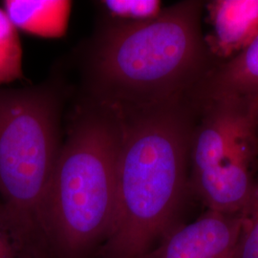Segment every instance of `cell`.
<instances>
[{
	"mask_svg": "<svg viewBox=\"0 0 258 258\" xmlns=\"http://www.w3.org/2000/svg\"><path fill=\"white\" fill-rule=\"evenodd\" d=\"M205 2L184 0L151 20L102 23L83 65L89 100L122 113L188 97L214 65L205 41Z\"/></svg>",
	"mask_w": 258,
	"mask_h": 258,
	"instance_id": "obj_1",
	"label": "cell"
},
{
	"mask_svg": "<svg viewBox=\"0 0 258 258\" xmlns=\"http://www.w3.org/2000/svg\"><path fill=\"white\" fill-rule=\"evenodd\" d=\"M122 113V112H121ZM123 115L114 221L102 258H145L180 225L196 107L187 97Z\"/></svg>",
	"mask_w": 258,
	"mask_h": 258,
	"instance_id": "obj_2",
	"label": "cell"
},
{
	"mask_svg": "<svg viewBox=\"0 0 258 258\" xmlns=\"http://www.w3.org/2000/svg\"><path fill=\"white\" fill-rule=\"evenodd\" d=\"M123 115L84 100L55 162L42 212L45 248L58 258H87L110 232L117 204Z\"/></svg>",
	"mask_w": 258,
	"mask_h": 258,
	"instance_id": "obj_3",
	"label": "cell"
},
{
	"mask_svg": "<svg viewBox=\"0 0 258 258\" xmlns=\"http://www.w3.org/2000/svg\"><path fill=\"white\" fill-rule=\"evenodd\" d=\"M54 83L0 90V194L8 220L44 250L42 212L62 140V97Z\"/></svg>",
	"mask_w": 258,
	"mask_h": 258,
	"instance_id": "obj_4",
	"label": "cell"
},
{
	"mask_svg": "<svg viewBox=\"0 0 258 258\" xmlns=\"http://www.w3.org/2000/svg\"><path fill=\"white\" fill-rule=\"evenodd\" d=\"M194 103L190 194L207 210L242 213L258 172V99L223 96Z\"/></svg>",
	"mask_w": 258,
	"mask_h": 258,
	"instance_id": "obj_5",
	"label": "cell"
},
{
	"mask_svg": "<svg viewBox=\"0 0 258 258\" xmlns=\"http://www.w3.org/2000/svg\"><path fill=\"white\" fill-rule=\"evenodd\" d=\"M242 224V213L207 210L178 225L145 258H235Z\"/></svg>",
	"mask_w": 258,
	"mask_h": 258,
	"instance_id": "obj_6",
	"label": "cell"
},
{
	"mask_svg": "<svg viewBox=\"0 0 258 258\" xmlns=\"http://www.w3.org/2000/svg\"><path fill=\"white\" fill-rule=\"evenodd\" d=\"M205 9L211 32L204 37L216 63L237 55L258 34V0H211Z\"/></svg>",
	"mask_w": 258,
	"mask_h": 258,
	"instance_id": "obj_7",
	"label": "cell"
},
{
	"mask_svg": "<svg viewBox=\"0 0 258 258\" xmlns=\"http://www.w3.org/2000/svg\"><path fill=\"white\" fill-rule=\"evenodd\" d=\"M223 96L258 99V34L237 55L214 65L188 98L197 102Z\"/></svg>",
	"mask_w": 258,
	"mask_h": 258,
	"instance_id": "obj_8",
	"label": "cell"
},
{
	"mask_svg": "<svg viewBox=\"0 0 258 258\" xmlns=\"http://www.w3.org/2000/svg\"><path fill=\"white\" fill-rule=\"evenodd\" d=\"M71 4L67 1L6 0L3 10L18 30L40 37H58L67 26Z\"/></svg>",
	"mask_w": 258,
	"mask_h": 258,
	"instance_id": "obj_9",
	"label": "cell"
},
{
	"mask_svg": "<svg viewBox=\"0 0 258 258\" xmlns=\"http://www.w3.org/2000/svg\"><path fill=\"white\" fill-rule=\"evenodd\" d=\"M103 15L102 23L131 25L156 18L162 12L158 0H104L97 2Z\"/></svg>",
	"mask_w": 258,
	"mask_h": 258,
	"instance_id": "obj_10",
	"label": "cell"
},
{
	"mask_svg": "<svg viewBox=\"0 0 258 258\" xmlns=\"http://www.w3.org/2000/svg\"><path fill=\"white\" fill-rule=\"evenodd\" d=\"M22 48L18 29L0 8V84L21 79Z\"/></svg>",
	"mask_w": 258,
	"mask_h": 258,
	"instance_id": "obj_11",
	"label": "cell"
},
{
	"mask_svg": "<svg viewBox=\"0 0 258 258\" xmlns=\"http://www.w3.org/2000/svg\"><path fill=\"white\" fill-rule=\"evenodd\" d=\"M242 214L235 258H258V172L249 203Z\"/></svg>",
	"mask_w": 258,
	"mask_h": 258,
	"instance_id": "obj_12",
	"label": "cell"
},
{
	"mask_svg": "<svg viewBox=\"0 0 258 258\" xmlns=\"http://www.w3.org/2000/svg\"><path fill=\"white\" fill-rule=\"evenodd\" d=\"M0 258H42V253L22 239L0 206Z\"/></svg>",
	"mask_w": 258,
	"mask_h": 258,
	"instance_id": "obj_13",
	"label": "cell"
}]
</instances>
